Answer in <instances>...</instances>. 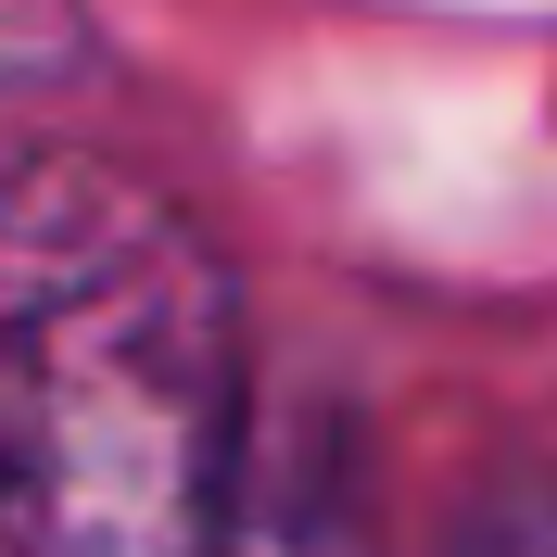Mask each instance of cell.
Returning <instances> with one entry per match:
<instances>
[{"instance_id": "obj_1", "label": "cell", "mask_w": 557, "mask_h": 557, "mask_svg": "<svg viewBox=\"0 0 557 557\" xmlns=\"http://www.w3.org/2000/svg\"><path fill=\"white\" fill-rule=\"evenodd\" d=\"M242 494V292L165 190L0 165V557H215Z\"/></svg>"}, {"instance_id": "obj_2", "label": "cell", "mask_w": 557, "mask_h": 557, "mask_svg": "<svg viewBox=\"0 0 557 557\" xmlns=\"http://www.w3.org/2000/svg\"><path fill=\"white\" fill-rule=\"evenodd\" d=\"M215 557H368L355 532V469H330V431L305 444H242V494Z\"/></svg>"}]
</instances>
